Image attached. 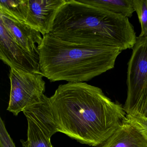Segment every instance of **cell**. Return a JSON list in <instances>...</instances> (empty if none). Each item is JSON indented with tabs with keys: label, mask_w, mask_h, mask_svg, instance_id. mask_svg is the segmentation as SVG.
I'll return each instance as SVG.
<instances>
[{
	"label": "cell",
	"mask_w": 147,
	"mask_h": 147,
	"mask_svg": "<svg viewBox=\"0 0 147 147\" xmlns=\"http://www.w3.org/2000/svg\"><path fill=\"white\" fill-rule=\"evenodd\" d=\"M28 0H1L0 12L26 23L28 14Z\"/></svg>",
	"instance_id": "cell-13"
},
{
	"label": "cell",
	"mask_w": 147,
	"mask_h": 147,
	"mask_svg": "<svg viewBox=\"0 0 147 147\" xmlns=\"http://www.w3.org/2000/svg\"><path fill=\"white\" fill-rule=\"evenodd\" d=\"M95 147H147V138L127 117L110 137Z\"/></svg>",
	"instance_id": "cell-9"
},
{
	"label": "cell",
	"mask_w": 147,
	"mask_h": 147,
	"mask_svg": "<svg viewBox=\"0 0 147 147\" xmlns=\"http://www.w3.org/2000/svg\"><path fill=\"white\" fill-rule=\"evenodd\" d=\"M40 70L51 82L88 81L114 68L122 51L63 41L50 34L38 47Z\"/></svg>",
	"instance_id": "cell-3"
},
{
	"label": "cell",
	"mask_w": 147,
	"mask_h": 147,
	"mask_svg": "<svg viewBox=\"0 0 147 147\" xmlns=\"http://www.w3.org/2000/svg\"><path fill=\"white\" fill-rule=\"evenodd\" d=\"M134 10L141 24L139 37H147V0H133Z\"/></svg>",
	"instance_id": "cell-15"
},
{
	"label": "cell",
	"mask_w": 147,
	"mask_h": 147,
	"mask_svg": "<svg viewBox=\"0 0 147 147\" xmlns=\"http://www.w3.org/2000/svg\"><path fill=\"white\" fill-rule=\"evenodd\" d=\"M28 123L27 139H21L23 147H53L51 142V138L36 122L29 118Z\"/></svg>",
	"instance_id": "cell-12"
},
{
	"label": "cell",
	"mask_w": 147,
	"mask_h": 147,
	"mask_svg": "<svg viewBox=\"0 0 147 147\" xmlns=\"http://www.w3.org/2000/svg\"><path fill=\"white\" fill-rule=\"evenodd\" d=\"M0 21L2 22L13 38L26 50L38 56L39 45L42 40V34L25 22H21L0 12Z\"/></svg>",
	"instance_id": "cell-8"
},
{
	"label": "cell",
	"mask_w": 147,
	"mask_h": 147,
	"mask_svg": "<svg viewBox=\"0 0 147 147\" xmlns=\"http://www.w3.org/2000/svg\"><path fill=\"white\" fill-rule=\"evenodd\" d=\"M49 34L69 42L116 48L122 51L132 49L137 38L129 18L84 0H66Z\"/></svg>",
	"instance_id": "cell-2"
},
{
	"label": "cell",
	"mask_w": 147,
	"mask_h": 147,
	"mask_svg": "<svg viewBox=\"0 0 147 147\" xmlns=\"http://www.w3.org/2000/svg\"><path fill=\"white\" fill-rule=\"evenodd\" d=\"M127 94L130 101L147 89V37H137L128 63Z\"/></svg>",
	"instance_id": "cell-6"
},
{
	"label": "cell",
	"mask_w": 147,
	"mask_h": 147,
	"mask_svg": "<svg viewBox=\"0 0 147 147\" xmlns=\"http://www.w3.org/2000/svg\"><path fill=\"white\" fill-rule=\"evenodd\" d=\"M0 147H16L1 117L0 118Z\"/></svg>",
	"instance_id": "cell-16"
},
{
	"label": "cell",
	"mask_w": 147,
	"mask_h": 147,
	"mask_svg": "<svg viewBox=\"0 0 147 147\" xmlns=\"http://www.w3.org/2000/svg\"><path fill=\"white\" fill-rule=\"evenodd\" d=\"M23 112L26 118L36 122L51 138L58 132L49 98L46 95L26 107Z\"/></svg>",
	"instance_id": "cell-10"
},
{
	"label": "cell",
	"mask_w": 147,
	"mask_h": 147,
	"mask_svg": "<svg viewBox=\"0 0 147 147\" xmlns=\"http://www.w3.org/2000/svg\"><path fill=\"white\" fill-rule=\"evenodd\" d=\"M123 108L127 115L147 119V89L132 100L125 101Z\"/></svg>",
	"instance_id": "cell-14"
},
{
	"label": "cell",
	"mask_w": 147,
	"mask_h": 147,
	"mask_svg": "<svg viewBox=\"0 0 147 147\" xmlns=\"http://www.w3.org/2000/svg\"><path fill=\"white\" fill-rule=\"evenodd\" d=\"M88 4L116 14L130 18L135 11L133 0H84Z\"/></svg>",
	"instance_id": "cell-11"
},
{
	"label": "cell",
	"mask_w": 147,
	"mask_h": 147,
	"mask_svg": "<svg viewBox=\"0 0 147 147\" xmlns=\"http://www.w3.org/2000/svg\"><path fill=\"white\" fill-rule=\"evenodd\" d=\"M49 99L58 132L89 146L102 143L127 117L121 105L85 82L60 85Z\"/></svg>",
	"instance_id": "cell-1"
},
{
	"label": "cell",
	"mask_w": 147,
	"mask_h": 147,
	"mask_svg": "<svg viewBox=\"0 0 147 147\" xmlns=\"http://www.w3.org/2000/svg\"><path fill=\"white\" fill-rule=\"evenodd\" d=\"M66 0H28L26 23L43 36L49 34L55 19Z\"/></svg>",
	"instance_id": "cell-7"
},
{
	"label": "cell",
	"mask_w": 147,
	"mask_h": 147,
	"mask_svg": "<svg viewBox=\"0 0 147 147\" xmlns=\"http://www.w3.org/2000/svg\"><path fill=\"white\" fill-rule=\"evenodd\" d=\"M0 59L10 68L41 73L38 56L31 54L16 42L0 21Z\"/></svg>",
	"instance_id": "cell-5"
},
{
	"label": "cell",
	"mask_w": 147,
	"mask_h": 147,
	"mask_svg": "<svg viewBox=\"0 0 147 147\" xmlns=\"http://www.w3.org/2000/svg\"><path fill=\"white\" fill-rule=\"evenodd\" d=\"M41 73L11 68L10 100L7 110L17 116L45 95V82Z\"/></svg>",
	"instance_id": "cell-4"
},
{
	"label": "cell",
	"mask_w": 147,
	"mask_h": 147,
	"mask_svg": "<svg viewBox=\"0 0 147 147\" xmlns=\"http://www.w3.org/2000/svg\"><path fill=\"white\" fill-rule=\"evenodd\" d=\"M127 117L137 126L147 138V119L131 115H127Z\"/></svg>",
	"instance_id": "cell-17"
}]
</instances>
